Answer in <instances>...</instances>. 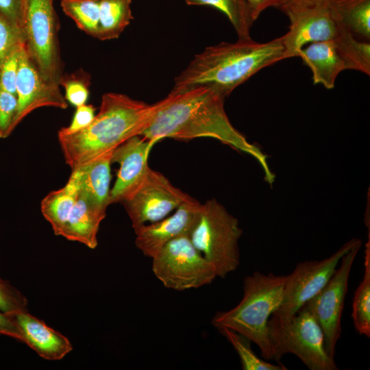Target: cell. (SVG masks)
<instances>
[{"label": "cell", "mask_w": 370, "mask_h": 370, "mask_svg": "<svg viewBox=\"0 0 370 370\" xmlns=\"http://www.w3.org/2000/svg\"><path fill=\"white\" fill-rule=\"evenodd\" d=\"M225 97L208 86L172 91L149 125L140 136L156 143L166 138L188 140L201 137L216 138L254 156L260 164L270 184L275 175L266 156L230 123L224 108Z\"/></svg>", "instance_id": "6da1fadb"}, {"label": "cell", "mask_w": 370, "mask_h": 370, "mask_svg": "<svg viewBox=\"0 0 370 370\" xmlns=\"http://www.w3.org/2000/svg\"><path fill=\"white\" fill-rule=\"evenodd\" d=\"M163 103L164 99L149 104L121 93L103 94L89 125L71 134H58L66 163L73 170L140 135Z\"/></svg>", "instance_id": "7a4b0ae2"}, {"label": "cell", "mask_w": 370, "mask_h": 370, "mask_svg": "<svg viewBox=\"0 0 370 370\" xmlns=\"http://www.w3.org/2000/svg\"><path fill=\"white\" fill-rule=\"evenodd\" d=\"M286 58L282 36L266 42L251 38L223 42L195 55L175 78L171 90L208 86L225 98L260 70Z\"/></svg>", "instance_id": "3957f363"}, {"label": "cell", "mask_w": 370, "mask_h": 370, "mask_svg": "<svg viewBox=\"0 0 370 370\" xmlns=\"http://www.w3.org/2000/svg\"><path fill=\"white\" fill-rule=\"evenodd\" d=\"M285 281L286 275L259 271L247 275L241 301L228 311L217 312L212 325L243 334L259 347L264 358L272 359L268 322L282 301Z\"/></svg>", "instance_id": "277c9868"}, {"label": "cell", "mask_w": 370, "mask_h": 370, "mask_svg": "<svg viewBox=\"0 0 370 370\" xmlns=\"http://www.w3.org/2000/svg\"><path fill=\"white\" fill-rule=\"evenodd\" d=\"M272 359L279 361L286 354L297 356L310 370H337L334 358L325 347L322 329L304 306L288 317L271 315L268 322Z\"/></svg>", "instance_id": "5b68a950"}, {"label": "cell", "mask_w": 370, "mask_h": 370, "mask_svg": "<svg viewBox=\"0 0 370 370\" xmlns=\"http://www.w3.org/2000/svg\"><path fill=\"white\" fill-rule=\"evenodd\" d=\"M242 233L237 219L212 199L202 204L189 236L195 247L212 264L217 277L224 278L240 264L238 242Z\"/></svg>", "instance_id": "8992f818"}, {"label": "cell", "mask_w": 370, "mask_h": 370, "mask_svg": "<svg viewBox=\"0 0 370 370\" xmlns=\"http://www.w3.org/2000/svg\"><path fill=\"white\" fill-rule=\"evenodd\" d=\"M53 0H25L22 37L24 48L42 78L60 86L62 76L59 21Z\"/></svg>", "instance_id": "52a82bcc"}, {"label": "cell", "mask_w": 370, "mask_h": 370, "mask_svg": "<svg viewBox=\"0 0 370 370\" xmlns=\"http://www.w3.org/2000/svg\"><path fill=\"white\" fill-rule=\"evenodd\" d=\"M151 259L153 274L167 288H197L217 277L214 267L195 247L189 235L169 241Z\"/></svg>", "instance_id": "ba28073f"}, {"label": "cell", "mask_w": 370, "mask_h": 370, "mask_svg": "<svg viewBox=\"0 0 370 370\" xmlns=\"http://www.w3.org/2000/svg\"><path fill=\"white\" fill-rule=\"evenodd\" d=\"M360 246L361 241L341 258L340 267L329 281L303 306L320 325L326 352L332 358H334L336 345L341 334V317L349 274Z\"/></svg>", "instance_id": "9c48e42d"}, {"label": "cell", "mask_w": 370, "mask_h": 370, "mask_svg": "<svg viewBox=\"0 0 370 370\" xmlns=\"http://www.w3.org/2000/svg\"><path fill=\"white\" fill-rule=\"evenodd\" d=\"M192 198L174 186L163 174L149 168L141 184L122 204L135 231L165 218Z\"/></svg>", "instance_id": "30bf717a"}, {"label": "cell", "mask_w": 370, "mask_h": 370, "mask_svg": "<svg viewBox=\"0 0 370 370\" xmlns=\"http://www.w3.org/2000/svg\"><path fill=\"white\" fill-rule=\"evenodd\" d=\"M360 241H348L331 256L321 261L298 263L293 272L286 275L282 301L272 315L288 317L296 314L326 284L341 258Z\"/></svg>", "instance_id": "8fae6325"}, {"label": "cell", "mask_w": 370, "mask_h": 370, "mask_svg": "<svg viewBox=\"0 0 370 370\" xmlns=\"http://www.w3.org/2000/svg\"><path fill=\"white\" fill-rule=\"evenodd\" d=\"M286 16L290 21L289 30L282 36L286 58L297 57L306 44L324 41L337 43L349 32L329 5L308 8Z\"/></svg>", "instance_id": "7c38bea8"}, {"label": "cell", "mask_w": 370, "mask_h": 370, "mask_svg": "<svg viewBox=\"0 0 370 370\" xmlns=\"http://www.w3.org/2000/svg\"><path fill=\"white\" fill-rule=\"evenodd\" d=\"M18 101L14 119L16 127L34 110L42 107L66 109L68 102L62 94L60 86L47 82L29 59L23 43L21 45L16 80Z\"/></svg>", "instance_id": "4fadbf2b"}, {"label": "cell", "mask_w": 370, "mask_h": 370, "mask_svg": "<svg viewBox=\"0 0 370 370\" xmlns=\"http://www.w3.org/2000/svg\"><path fill=\"white\" fill-rule=\"evenodd\" d=\"M155 143L138 135L115 148L112 163L119 169L114 186L110 192V204L123 203L127 199L145 178L149 166L148 157Z\"/></svg>", "instance_id": "5bb4252c"}, {"label": "cell", "mask_w": 370, "mask_h": 370, "mask_svg": "<svg viewBox=\"0 0 370 370\" xmlns=\"http://www.w3.org/2000/svg\"><path fill=\"white\" fill-rule=\"evenodd\" d=\"M202 204L192 198L183 203L167 218L142 225L135 230V245L152 258L169 241L189 235L195 225Z\"/></svg>", "instance_id": "9a60e30c"}, {"label": "cell", "mask_w": 370, "mask_h": 370, "mask_svg": "<svg viewBox=\"0 0 370 370\" xmlns=\"http://www.w3.org/2000/svg\"><path fill=\"white\" fill-rule=\"evenodd\" d=\"M23 336V342L41 358L59 360L73 349L69 340L27 311L10 315Z\"/></svg>", "instance_id": "2e32d148"}, {"label": "cell", "mask_w": 370, "mask_h": 370, "mask_svg": "<svg viewBox=\"0 0 370 370\" xmlns=\"http://www.w3.org/2000/svg\"><path fill=\"white\" fill-rule=\"evenodd\" d=\"M112 151L72 170L69 178L74 183L79 193L105 209L110 204V165Z\"/></svg>", "instance_id": "e0dca14e"}, {"label": "cell", "mask_w": 370, "mask_h": 370, "mask_svg": "<svg viewBox=\"0 0 370 370\" xmlns=\"http://www.w3.org/2000/svg\"><path fill=\"white\" fill-rule=\"evenodd\" d=\"M106 210L77 193L75 202L60 236L77 241L90 249L98 245L97 234Z\"/></svg>", "instance_id": "ac0fdd59"}, {"label": "cell", "mask_w": 370, "mask_h": 370, "mask_svg": "<svg viewBox=\"0 0 370 370\" xmlns=\"http://www.w3.org/2000/svg\"><path fill=\"white\" fill-rule=\"evenodd\" d=\"M297 57L311 70L314 84H321L328 89L333 88L338 75L347 69L343 55L333 42L310 43L299 51Z\"/></svg>", "instance_id": "d6986e66"}, {"label": "cell", "mask_w": 370, "mask_h": 370, "mask_svg": "<svg viewBox=\"0 0 370 370\" xmlns=\"http://www.w3.org/2000/svg\"><path fill=\"white\" fill-rule=\"evenodd\" d=\"M342 24L357 39L370 40V0H337L330 5Z\"/></svg>", "instance_id": "ffe728a7"}, {"label": "cell", "mask_w": 370, "mask_h": 370, "mask_svg": "<svg viewBox=\"0 0 370 370\" xmlns=\"http://www.w3.org/2000/svg\"><path fill=\"white\" fill-rule=\"evenodd\" d=\"M132 0H100L96 38L104 41L119 37L134 18Z\"/></svg>", "instance_id": "44dd1931"}, {"label": "cell", "mask_w": 370, "mask_h": 370, "mask_svg": "<svg viewBox=\"0 0 370 370\" xmlns=\"http://www.w3.org/2000/svg\"><path fill=\"white\" fill-rule=\"evenodd\" d=\"M77 193L74 183L69 179L64 187L50 192L41 201V212L57 236L61 234L75 202Z\"/></svg>", "instance_id": "7402d4cb"}, {"label": "cell", "mask_w": 370, "mask_h": 370, "mask_svg": "<svg viewBox=\"0 0 370 370\" xmlns=\"http://www.w3.org/2000/svg\"><path fill=\"white\" fill-rule=\"evenodd\" d=\"M366 245L365 253V272L363 279L356 290L352 317L357 332L370 336V245Z\"/></svg>", "instance_id": "603a6c76"}, {"label": "cell", "mask_w": 370, "mask_h": 370, "mask_svg": "<svg viewBox=\"0 0 370 370\" xmlns=\"http://www.w3.org/2000/svg\"><path fill=\"white\" fill-rule=\"evenodd\" d=\"M188 5H210L222 12L233 25L238 39L251 38L254 23L246 0H185Z\"/></svg>", "instance_id": "cb8c5ba5"}, {"label": "cell", "mask_w": 370, "mask_h": 370, "mask_svg": "<svg viewBox=\"0 0 370 370\" xmlns=\"http://www.w3.org/2000/svg\"><path fill=\"white\" fill-rule=\"evenodd\" d=\"M100 0H61L64 14L77 27L88 35L96 38L99 20Z\"/></svg>", "instance_id": "d4e9b609"}, {"label": "cell", "mask_w": 370, "mask_h": 370, "mask_svg": "<svg viewBox=\"0 0 370 370\" xmlns=\"http://www.w3.org/2000/svg\"><path fill=\"white\" fill-rule=\"evenodd\" d=\"M232 344L241 359L243 370H286L282 365H274L260 358L251 347V341L233 330L227 328L217 329Z\"/></svg>", "instance_id": "484cf974"}, {"label": "cell", "mask_w": 370, "mask_h": 370, "mask_svg": "<svg viewBox=\"0 0 370 370\" xmlns=\"http://www.w3.org/2000/svg\"><path fill=\"white\" fill-rule=\"evenodd\" d=\"M60 85L64 86V98L71 105L77 108L86 104L90 94L89 77H86L85 74L79 72L70 75H62Z\"/></svg>", "instance_id": "4316f807"}, {"label": "cell", "mask_w": 370, "mask_h": 370, "mask_svg": "<svg viewBox=\"0 0 370 370\" xmlns=\"http://www.w3.org/2000/svg\"><path fill=\"white\" fill-rule=\"evenodd\" d=\"M26 297L8 282L0 278V310L12 315L27 311Z\"/></svg>", "instance_id": "83f0119b"}, {"label": "cell", "mask_w": 370, "mask_h": 370, "mask_svg": "<svg viewBox=\"0 0 370 370\" xmlns=\"http://www.w3.org/2000/svg\"><path fill=\"white\" fill-rule=\"evenodd\" d=\"M17 97L0 87V138H5L15 129Z\"/></svg>", "instance_id": "f1b7e54d"}, {"label": "cell", "mask_w": 370, "mask_h": 370, "mask_svg": "<svg viewBox=\"0 0 370 370\" xmlns=\"http://www.w3.org/2000/svg\"><path fill=\"white\" fill-rule=\"evenodd\" d=\"M22 43L23 42L10 51L0 68V87L16 96V80Z\"/></svg>", "instance_id": "f546056e"}, {"label": "cell", "mask_w": 370, "mask_h": 370, "mask_svg": "<svg viewBox=\"0 0 370 370\" xmlns=\"http://www.w3.org/2000/svg\"><path fill=\"white\" fill-rule=\"evenodd\" d=\"M22 42L21 32L0 12V68L10 51Z\"/></svg>", "instance_id": "4dcf8cb0"}, {"label": "cell", "mask_w": 370, "mask_h": 370, "mask_svg": "<svg viewBox=\"0 0 370 370\" xmlns=\"http://www.w3.org/2000/svg\"><path fill=\"white\" fill-rule=\"evenodd\" d=\"M95 110L96 108L90 104H84L77 107L70 125L62 127L58 134H71L86 127L94 119Z\"/></svg>", "instance_id": "1f68e13d"}, {"label": "cell", "mask_w": 370, "mask_h": 370, "mask_svg": "<svg viewBox=\"0 0 370 370\" xmlns=\"http://www.w3.org/2000/svg\"><path fill=\"white\" fill-rule=\"evenodd\" d=\"M25 3V0H0V12L21 32L23 27Z\"/></svg>", "instance_id": "d6a6232c"}, {"label": "cell", "mask_w": 370, "mask_h": 370, "mask_svg": "<svg viewBox=\"0 0 370 370\" xmlns=\"http://www.w3.org/2000/svg\"><path fill=\"white\" fill-rule=\"evenodd\" d=\"M337 0H276L274 7L286 15L317 6L332 5Z\"/></svg>", "instance_id": "836d02e7"}, {"label": "cell", "mask_w": 370, "mask_h": 370, "mask_svg": "<svg viewBox=\"0 0 370 370\" xmlns=\"http://www.w3.org/2000/svg\"><path fill=\"white\" fill-rule=\"evenodd\" d=\"M0 334L14 338L23 342V336L10 315L6 314L0 310Z\"/></svg>", "instance_id": "e575fe53"}, {"label": "cell", "mask_w": 370, "mask_h": 370, "mask_svg": "<svg viewBox=\"0 0 370 370\" xmlns=\"http://www.w3.org/2000/svg\"><path fill=\"white\" fill-rule=\"evenodd\" d=\"M276 0H246L251 17L254 22L266 8L274 7Z\"/></svg>", "instance_id": "d590c367"}]
</instances>
